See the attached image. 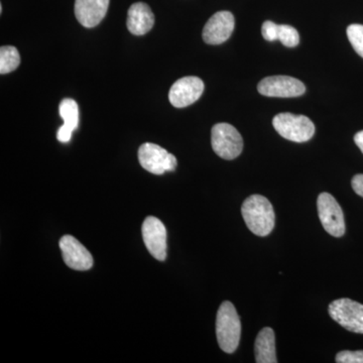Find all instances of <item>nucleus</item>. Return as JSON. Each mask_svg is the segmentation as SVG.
I'll return each mask as SVG.
<instances>
[{
	"mask_svg": "<svg viewBox=\"0 0 363 363\" xmlns=\"http://www.w3.org/2000/svg\"><path fill=\"white\" fill-rule=\"evenodd\" d=\"M241 214L250 230L255 235H269L274 227V208L272 203L262 195H252L243 202Z\"/></svg>",
	"mask_w": 363,
	"mask_h": 363,
	"instance_id": "nucleus-1",
	"label": "nucleus"
},
{
	"mask_svg": "<svg viewBox=\"0 0 363 363\" xmlns=\"http://www.w3.org/2000/svg\"><path fill=\"white\" fill-rule=\"evenodd\" d=\"M241 323L233 303L225 301L217 312L216 335L224 352L233 353L240 345Z\"/></svg>",
	"mask_w": 363,
	"mask_h": 363,
	"instance_id": "nucleus-2",
	"label": "nucleus"
},
{
	"mask_svg": "<svg viewBox=\"0 0 363 363\" xmlns=\"http://www.w3.org/2000/svg\"><path fill=\"white\" fill-rule=\"evenodd\" d=\"M272 125L279 135L291 142H308L315 133L314 123L309 117L288 112L277 114L272 119Z\"/></svg>",
	"mask_w": 363,
	"mask_h": 363,
	"instance_id": "nucleus-3",
	"label": "nucleus"
},
{
	"mask_svg": "<svg viewBox=\"0 0 363 363\" xmlns=\"http://www.w3.org/2000/svg\"><path fill=\"white\" fill-rule=\"evenodd\" d=\"M212 149L221 159L240 157L243 150V140L240 131L229 123L215 124L211 131Z\"/></svg>",
	"mask_w": 363,
	"mask_h": 363,
	"instance_id": "nucleus-4",
	"label": "nucleus"
},
{
	"mask_svg": "<svg viewBox=\"0 0 363 363\" xmlns=\"http://www.w3.org/2000/svg\"><path fill=\"white\" fill-rule=\"evenodd\" d=\"M318 215L326 233L341 238L345 233V220L342 208L329 193H321L317 200Z\"/></svg>",
	"mask_w": 363,
	"mask_h": 363,
	"instance_id": "nucleus-5",
	"label": "nucleus"
},
{
	"mask_svg": "<svg viewBox=\"0 0 363 363\" xmlns=\"http://www.w3.org/2000/svg\"><path fill=\"white\" fill-rule=\"evenodd\" d=\"M138 161L143 169L154 175H162L177 168L176 157L155 143H145L140 145Z\"/></svg>",
	"mask_w": 363,
	"mask_h": 363,
	"instance_id": "nucleus-6",
	"label": "nucleus"
},
{
	"mask_svg": "<svg viewBox=\"0 0 363 363\" xmlns=\"http://www.w3.org/2000/svg\"><path fill=\"white\" fill-rule=\"evenodd\" d=\"M334 321L354 333L363 334V305L350 298L333 301L328 308Z\"/></svg>",
	"mask_w": 363,
	"mask_h": 363,
	"instance_id": "nucleus-7",
	"label": "nucleus"
},
{
	"mask_svg": "<svg viewBox=\"0 0 363 363\" xmlns=\"http://www.w3.org/2000/svg\"><path fill=\"white\" fill-rule=\"evenodd\" d=\"M257 90L264 96L292 98L304 94L306 87L302 81L290 76H271L260 81Z\"/></svg>",
	"mask_w": 363,
	"mask_h": 363,
	"instance_id": "nucleus-8",
	"label": "nucleus"
},
{
	"mask_svg": "<svg viewBox=\"0 0 363 363\" xmlns=\"http://www.w3.org/2000/svg\"><path fill=\"white\" fill-rule=\"evenodd\" d=\"M204 83L195 76L179 79L172 86L169 92V100L177 108H184L195 104L204 92Z\"/></svg>",
	"mask_w": 363,
	"mask_h": 363,
	"instance_id": "nucleus-9",
	"label": "nucleus"
},
{
	"mask_svg": "<svg viewBox=\"0 0 363 363\" xmlns=\"http://www.w3.org/2000/svg\"><path fill=\"white\" fill-rule=\"evenodd\" d=\"M143 238L145 247L155 259L164 262L167 259V229L157 217L149 216L143 224Z\"/></svg>",
	"mask_w": 363,
	"mask_h": 363,
	"instance_id": "nucleus-10",
	"label": "nucleus"
},
{
	"mask_svg": "<svg viewBox=\"0 0 363 363\" xmlns=\"http://www.w3.org/2000/svg\"><path fill=\"white\" fill-rule=\"evenodd\" d=\"M60 250L64 262L70 269L75 271H88L94 264L92 255L80 242L72 235H64L60 240Z\"/></svg>",
	"mask_w": 363,
	"mask_h": 363,
	"instance_id": "nucleus-11",
	"label": "nucleus"
},
{
	"mask_svg": "<svg viewBox=\"0 0 363 363\" xmlns=\"http://www.w3.org/2000/svg\"><path fill=\"white\" fill-rule=\"evenodd\" d=\"M233 14L218 11L210 18L203 28V40L208 45H221L230 38L234 30Z\"/></svg>",
	"mask_w": 363,
	"mask_h": 363,
	"instance_id": "nucleus-12",
	"label": "nucleus"
},
{
	"mask_svg": "<svg viewBox=\"0 0 363 363\" xmlns=\"http://www.w3.org/2000/svg\"><path fill=\"white\" fill-rule=\"evenodd\" d=\"M108 6L109 0H76V18L85 28H94L105 18Z\"/></svg>",
	"mask_w": 363,
	"mask_h": 363,
	"instance_id": "nucleus-13",
	"label": "nucleus"
},
{
	"mask_svg": "<svg viewBox=\"0 0 363 363\" xmlns=\"http://www.w3.org/2000/svg\"><path fill=\"white\" fill-rule=\"evenodd\" d=\"M155 25V16L152 9L145 2H136L130 7L128 13V30L133 35H143L152 30Z\"/></svg>",
	"mask_w": 363,
	"mask_h": 363,
	"instance_id": "nucleus-14",
	"label": "nucleus"
},
{
	"mask_svg": "<svg viewBox=\"0 0 363 363\" xmlns=\"http://www.w3.org/2000/svg\"><path fill=\"white\" fill-rule=\"evenodd\" d=\"M60 116L63 118L64 124L57 133L59 142L66 143L70 142L72 133L78 128L79 107L77 102L71 98H65L60 104Z\"/></svg>",
	"mask_w": 363,
	"mask_h": 363,
	"instance_id": "nucleus-15",
	"label": "nucleus"
},
{
	"mask_svg": "<svg viewBox=\"0 0 363 363\" xmlns=\"http://www.w3.org/2000/svg\"><path fill=\"white\" fill-rule=\"evenodd\" d=\"M255 362L257 363H277L276 336L269 327L262 329L255 339Z\"/></svg>",
	"mask_w": 363,
	"mask_h": 363,
	"instance_id": "nucleus-16",
	"label": "nucleus"
},
{
	"mask_svg": "<svg viewBox=\"0 0 363 363\" xmlns=\"http://www.w3.org/2000/svg\"><path fill=\"white\" fill-rule=\"evenodd\" d=\"M21 64V56L18 49L13 45H4L0 49V74L11 73L18 69Z\"/></svg>",
	"mask_w": 363,
	"mask_h": 363,
	"instance_id": "nucleus-17",
	"label": "nucleus"
},
{
	"mask_svg": "<svg viewBox=\"0 0 363 363\" xmlns=\"http://www.w3.org/2000/svg\"><path fill=\"white\" fill-rule=\"evenodd\" d=\"M279 40L286 47L294 48L300 43V35L293 26L279 25Z\"/></svg>",
	"mask_w": 363,
	"mask_h": 363,
	"instance_id": "nucleus-18",
	"label": "nucleus"
},
{
	"mask_svg": "<svg viewBox=\"0 0 363 363\" xmlns=\"http://www.w3.org/2000/svg\"><path fill=\"white\" fill-rule=\"evenodd\" d=\"M347 37L353 49L363 58V26L354 23L348 26Z\"/></svg>",
	"mask_w": 363,
	"mask_h": 363,
	"instance_id": "nucleus-19",
	"label": "nucleus"
},
{
	"mask_svg": "<svg viewBox=\"0 0 363 363\" xmlns=\"http://www.w3.org/2000/svg\"><path fill=\"white\" fill-rule=\"evenodd\" d=\"M335 360L338 363H363V350L340 351Z\"/></svg>",
	"mask_w": 363,
	"mask_h": 363,
	"instance_id": "nucleus-20",
	"label": "nucleus"
},
{
	"mask_svg": "<svg viewBox=\"0 0 363 363\" xmlns=\"http://www.w3.org/2000/svg\"><path fill=\"white\" fill-rule=\"evenodd\" d=\"M279 25H277L274 21H264L262 26V33L264 39L267 42H274L279 40Z\"/></svg>",
	"mask_w": 363,
	"mask_h": 363,
	"instance_id": "nucleus-21",
	"label": "nucleus"
},
{
	"mask_svg": "<svg viewBox=\"0 0 363 363\" xmlns=\"http://www.w3.org/2000/svg\"><path fill=\"white\" fill-rule=\"evenodd\" d=\"M353 190L359 195L360 197L363 198V175L362 174H358L353 177L352 182H351Z\"/></svg>",
	"mask_w": 363,
	"mask_h": 363,
	"instance_id": "nucleus-22",
	"label": "nucleus"
},
{
	"mask_svg": "<svg viewBox=\"0 0 363 363\" xmlns=\"http://www.w3.org/2000/svg\"><path fill=\"white\" fill-rule=\"evenodd\" d=\"M354 142L363 154V130L359 131L354 135Z\"/></svg>",
	"mask_w": 363,
	"mask_h": 363,
	"instance_id": "nucleus-23",
	"label": "nucleus"
}]
</instances>
